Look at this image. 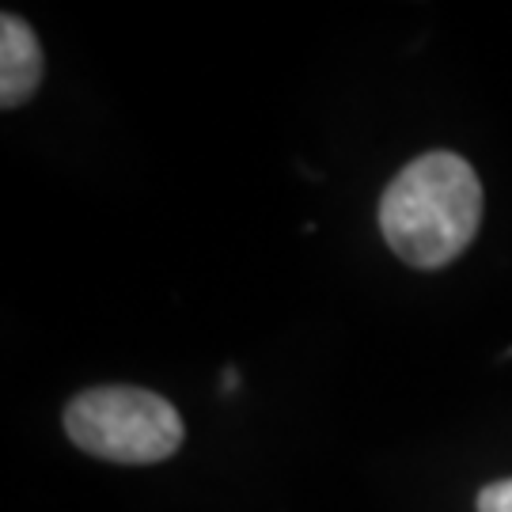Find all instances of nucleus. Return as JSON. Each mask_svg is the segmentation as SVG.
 <instances>
[{"mask_svg": "<svg viewBox=\"0 0 512 512\" xmlns=\"http://www.w3.org/2000/svg\"><path fill=\"white\" fill-rule=\"evenodd\" d=\"M482 224V183L456 152H425L387 183L380 232L387 247L414 270L456 262Z\"/></svg>", "mask_w": 512, "mask_h": 512, "instance_id": "1", "label": "nucleus"}, {"mask_svg": "<svg viewBox=\"0 0 512 512\" xmlns=\"http://www.w3.org/2000/svg\"><path fill=\"white\" fill-rule=\"evenodd\" d=\"M65 433L80 452L126 467L164 463L186 440L183 418L164 395L129 384L80 391L65 406Z\"/></svg>", "mask_w": 512, "mask_h": 512, "instance_id": "2", "label": "nucleus"}, {"mask_svg": "<svg viewBox=\"0 0 512 512\" xmlns=\"http://www.w3.org/2000/svg\"><path fill=\"white\" fill-rule=\"evenodd\" d=\"M42 76H46V61H42V46L31 23L4 12L0 19V107H23L38 92Z\"/></svg>", "mask_w": 512, "mask_h": 512, "instance_id": "3", "label": "nucleus"}, {"mask_svg": "<svg viewBox=\"0 0 512 512\" xmlns=\"http://www.w3.org/2000/svg\"><path fill=\"white\" fill-rule=\"evenodd\" d=\"M478 512H512V478L490 482V486L478 494Z\"/></svg>", "mask_w": 512, "mask_h": 512, "instance_id": "4", "label": "nucleus"}]
</instances>
